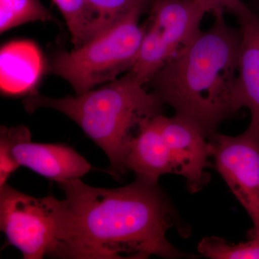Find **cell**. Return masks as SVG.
<instances>
[{"label":"cell","mask_w":259,"mask_h":259,"mask_svg":"<svg viewBox=\"0 0 259 259\" xmlns=\"http://www.w3.org/2000/svg\"><path fill=\"white\" fill-rule=\"evenodd\" d=\"M65 198L59 209L58 244L53 256L71 259L189 257L168 241L181 223L156 182L138 178L115 189L93 187L80 179L58 183Z\"/></svg>","instance_id":"obj_1"},{"label":"cell","mask_w":259,"mask_h":259,"mask_svg":"<svg viewBox=\"0 0 259 259\" xmlns=\"http://www.w3.org/2000/svg\"><path fill=\"white\" fill-rule=\"evenodd\" d=\"M223 6L212 26L201 31L149 81L153 93L175 115L190 121L208 139L237 111L233 93L241 35L227 23Z\"/></svg>","instance_id":"obj_2"},{"label":"cell","mask_w":259,"mask_h":259,"mask_svg":"<svg viewBox=\"0 0 259 259\" xmlns=\"http://www.w3.org/2000/svg\"><path fill=\"white\" fill-rule=\"evenodd\" d=\"M27 111L54 109L74 121L105 153L114 177L127 171L126 158L141 124L161 115L164 104L129 71L81 95L51 98L38 93L24 100Z\"/></svg>","instance_id":"obj_3"},{"label":"cell","mask_w":259,"mask_h":259,"mask_svg":"<svg viewBox=\"0 0 259 259\" xmlns=\"http://www.w3.org/2000/svg\"><path fill=\"white\" fill-rule=\"evenodd\" d=\"M146 9L138 7L81 47L57 53L49 71L67 81L76 95L117 79L137 59L145 33L139 19Z\"/></svg>","instance_id":"obj_4"},{"label":"cell","mask_w":259,"mask_h":259,"mask_svg":"<svg viewBox=\"0 0 259 259\" xmlns=\"http://www.w3.org/2000/svg\"><path fill=\"white\" fill-rule=\"evenodd\" d=\"M218 8L207 0H150L149 18L131 74L145 85L198 35L206 13Z\"/></svg>","instance_id":"obj_5"},{"label":"cell","mask_w":259,"mask_h":259,"mask_svg":"<svg viewBox=\"0 0 259 259\" xmlns=\"http://www.w3.org/2000/svg\"><path fill=\"white\" fill-rule=\"evenodd\" d=\"M60 200L36 198L8 184L0 187V229L25 259L53 256L58 244Z\"/></svg>","instance_id":"obj_6"},{"label":"cell","mask_w":259,"mask_h":259,"mask_svg":"<svg viewBox=\"0 0 259 259\" xmlns=\"http://www.w3.org/2000/svg\"><path fill=\"white\" fill-rule=\"evenodd\" d=\"M208 141L216 169L253 222L250 236H259V126L250 123L237 136L217 132Z\"/></svg>","instance_id":"obj_7"},{"label":"cell","mask_w":259,"mask_h":259,"mask_svg":"<svg viewBox=\"0 0 259 259\" xmlns=\"http://www.w3.org/2000/svg\"><path fill=\"white\" fill-rule=\"evenodd\" d=\"M19 166H25L57 183L76 180L91 171V164L74 148L63 144H39L31 141L26 127L1 128Z\"/></svg>","instance_id":"obj_8"},{"label":"cell","mask_w":259,"mask_h":259,"mask_svg":"<svg viewBox=\"0 0 259 259\" xmlns=\"http://www.w3.org/2000/svg\"><path fill=\"white\" fill-rule=\"evenodd\" d=\"M162 133L168 145L174 174L185 179L188 190L196 193L210 180L206 169L212 166L210 145L203 133L182 117L159 116Z\"/></svg>","instance_id":"obj_9"},{"label":"cell","mask_w":259,"mask_h":259,"mask_svg":"<svg viewBox=\"0 0 259 259\" xmlns=\"http://www.w3.org/2000/svg\"><path fill=\"white\" fill-rule=\"evenodd\" d=\"M222 6L236 17L241 35L235 108L248 109L250 123L259 125V14L241 0H225Z\"/></svg>","instance_id":"obj_10"},{"label":"cell","mask_w":259,"mask_h":259,"mask_svg":"<svg viewBox=\"0 0 259 259\" xmlns=\"http://www.w3.org/2000/svg\"><path fill=\"white\" fill-rule=\"evenodd\" d=\"M45 70V59L35 42L28 40L7 42L0 51L2 93L8 96L37 95Z\"/></svg>","instance_id":"obj_11"},{"label":"cell","mask_w":259,"mask_h":259,"mask_svg":"<svg viewBox=\"0 0 259 259\" xmlns=\"http://www.w3.org/2000/svg\"><path fill=\"white\" fill-rule=\"evenodd\" d=\"M160 115L146 119L141 124L126 158L127 171H134L138 178L156 183L160 177L174 174L169 149L160 125Z\"/></svg>","instance_id":"obj_12"},{"label":"cell","mask_w":259,"mask_h":259,"mask_svg":"<svg viewBox=\"0 0 259 259\" xmlns=\"http://www.w3.org/2000/svg\"><path fill=\"white\" fill-rule=\"evenodd\" d=\"M64 17L74 49L101 32L87 8L85 0H52Z\"/></svg>","instance_id":"obj_13"},{"label":"cell","mask_w":259,"mask_h":259,"mask_svg":"<svg viewBox=\"0 0 259 259\" xmlns=\"http://www.w3.org/2000/svg\"><path fill=\"white\" fill-rule=\"evenodd\" d=\"M40 0H0V32L34 21H54Z\"/></svg>","instance_id":"obj_14"},{"label":"cell","mask_w":259,"mask_h":259,"mask_svg":"<svg viewBox=\"0 0 259 259\" xmlns=\"http://www.w3.org/2000/svg\"><path fill=\"white\" fill-rule=\"evenodd\" d=\"M198 251L212 259H259V236H250L249 241L238 244L217 236L206 237L199 243Z\"/></svg>","instance_id":"obj_15"},{"label":"cell","mask_w":259,"mask_h":259,"mask_svg":"<svg viewBox=\"0 0 259 259\" xmlns=\"http://www.w3.org/2000/svg\"><path fill=\"white\" fill-rule=\"evenodd\" d=\"M150 0H85L87 8L102 31L138 7L148 8Z\"/></svg>","instance_id":"obj_16"},{"label":"cell","mask_w":259,"mask_h":259,"mask_svg":"<svg viewBox=\"0 0 259 259\" xmlns=\"http://www.w3.org/2000/svg\"><path fill=\"white\" fill-rule=\"evenodd\" d=\"M20 167L13 157L9 143L0 135V187L7 184V181L13 172Z\"/></svg>","instance_id":"obj_17"},{"label":"cell","mask_w":259,"mask_h":259,"mask_svg":"<svg viewBox=\"0 0 259 259\" xmlns=\"http://www.w3.org/2000/svg\"><path fill=\"white\" fill-rule=\"evenodd\" d=\"M207 1L212 3V4L215 5L216 7H220L222 6L223 3H224L225 0H207Z\"/></svg>","instance_id":"obj_18"},{"label":"cell","mask_w":259,"mask_h":259,"mask_svg":"<svg viewBox=\"0 0 259 259\" xmlns=\"http://www.w3.org/2000/svg\"><path fill=\"white\" fill-rule=\"evenodd\" d=\"M253 4H254L255 8L259 9V0H254V1H253Z\"/></svg>","instance_id":"obj_19"}]
</instances>
